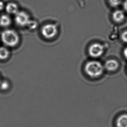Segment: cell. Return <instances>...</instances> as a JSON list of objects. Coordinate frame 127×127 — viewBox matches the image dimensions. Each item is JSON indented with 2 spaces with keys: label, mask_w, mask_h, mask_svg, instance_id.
Returning <instances> with one entry per match:
<instances>
[{
  "label": "cell",
  "mask_w": 127,
  "mask_h": 127,
  "mask_svg": "<svg viewBox=\"0 0 127 127\" xmlns=\"http://www.w3.org/2000/svg\"><path fill=\"white\" fill-rule=\"evenodd\" d=\"M104 66L97 60H92L86 63L84 66L85 72L91 78H97L102 75L104 71Z\"/></svg>",
  "instance_id": "1"
},
{
  "label": "cell",
  "mask_w": 127,
  "mask_h": 127,
  "mask_svg": "<svg viewBox=\"0 0 127 127\" xmlns=\"http://www.w3.org/2000/svg\"><path fill=\"white\" fill-rule=\"evenodd\" d=\"M1 39L6 46L14 47L19 43L20 37L17 32L13 30H5L1 33Z\"/></svg>",
  "instance_id": "2"
},
{
  "label": "cell",
  "mask_w": 127,
  "mask_h": 127,
  "mask_svg": "<svg viewBox=\"0 0 127 127\" xmlns=\"http://www.w3.org/2000/svg\"><path fill=\"white\" fill-rule=\"evenodd\" d=\"M42 35L47 40H51L57 36L58 33V28L57 25L52 23L45 24L41 30Z\"/></svg>",
  "instance_id": "3"
},
{
  "label": "cell",
  "mask_w": 127,
  "mask_h": 127,
  "mask_svg": "<svg viewBox=\"0 0 127 127\" xmlns=\"http://www.w3.org/2000/svg\"><path fill=\"white\" fill-rule=\"evenodd\" d=\"M31 20L29 14L23 10H19L14 17L16 24L21 27H28Z\"/></svg>",
  "instance_id": "4"
},
{
  "label": "cell",
  "mask_w": 127,
  "mask_h": 127,
  "mask_svg": "<svg viewBox=\"0 0 127 127\" xmlns=\"http://www.w3.org/2000/svg\"><path fill=\"white\" fill-rule=\"evenodd\" d=\"M105 51L104 46L98 43H93L89 46L88 53L93 58H97L103 55Z\"/></svg>",
  "instance_id": "5"
},
{
  "label": "cell",
  "mask_w": 127,
  "mask_h": 127,
  "mask_svg": "<svg viewBox=\"0 0 127 127\" xmlns=\"http://www.w3.org/2000/svg\"><path fill=\"white\" fill-rule=\"evenodd\" d=\"M119 62L115 60H107L104 65L105 69L109 72H115L119 69Z\"/></svg>",
  "instance_id": "6"
},
{
  "label": "cell",
  "mask_w": 127,
  "mask_h": 127,
  "mask_svg": "<svg viewBox=\"0 0 127 127\" xmlns=\"http://www.w3.org/2000/svg\"><path fill=\"white\" fill-rule=\"evenodd\" d=\"M112 20L116 23H121L124 21L126 18V15L124 11L116 10L114 11L112 15Z\"/></svg>",
  "instance_id": "7"
},
{
  "label": "cell",
  "mask_w": 127,
  "mask_h": 127,
  "mask_svg": "<svg viewBox=\"0 0 127 127\" xmlns=\"http://www.w3.org/2000/svg\"><path fill=\"white\" fill-rule=\"evenodd\" d=\"M5 10L7 14L15 15L19 11L18 5L14 2H10L5 6Z\"/></svg>",
  "instance_id": "8"
},
{
  "label": "cell",
  "mask_w": 127,
  "mask_h": 127,
  "mask_svg": "<svg viewBox=\"0 0 127 127\" xmlns=\"http://www.w3.org/2000/svg\"><path fill=\"white\" fill-rule=\"evenodd\" d=\"M11 24V19L7 14H3L0 17V26L7 27Z\"/></svg>",
  "instance_id": "9"
},
{
  "label": "cell",
  "mask_w": 127,
  "mask_h": 127,
  "mask_svg": "<svg viewBox=\"0 0 127 127\" xmlns=\"http://www.w3.org/2000/svg\"><path fill=\"white\" fill-rule=\"evenodd\" d=\"M117 127H127V115H120L116 121Z\"/></svg>",
  "instance_id": "10"
},
{
  "label": "cell",
  "mask_w": 127,
  "mask_h": 127,
  "mask_svg": "<svg viewBox=\"0 0 127 127\" xmlns=\"http://www.w3.org/2000/svg\"><path fill=\"white\" fill-rule=\"evenodd\" d=\"M9 51L4 47H0V60H5L8 57Z\"/></svg>",
  "instance_id": "11"
},
{
  "label": "cell",
  "mask_w": 127,
  "mask_h": 127,
  "mask_svg": "<svg viewBox=\"0 0 127 127\" xmlns=\"http://www.w3.org/2000/svg\"><path fill=\"white\" fill-rule=\"evenodd\" d=\"M109 5L112 7H117L122 3V0H108Z\"/></svg>",
  "instance_id": "12"
},
{
  "label": "cell",
  "mask_w": 127,
  "mask_h": 127,
  "mask_svg": "<svg viewBox=\"0 0 127 127\" xmlns=\"http://www.w3.org/2000/svg\"><path fill=\"white\" fill-rule=\"evenodd\" d=\"M9 87V83L6 80H4L0 83V89L5 91L8 89Z\"/></svg>",
  "instance_id": "13"
},
{
  "label": "cell",
  "mask_w": 127,
  "mask_h": 127,
  "mask_svg": "<svg viewBox=\"0 0 127 127\" xmlns=\"http://www.w3.org/2000/svg\"><path fill=\"white\" fill-rule=\"evenodd\" d=\"M37 25H38V24L36 21L31 19V21L30 23L29 24L28 26V27L30 29L34 30L37 27Z\"/></svg>",
  "instance_id": "14"
},
{
  "label": "cell",
  "mask_w": 127,
  "mask_h": 127,
  "mask_svg": "<svg viewBox=\"0 0 127 127\" xmlns=\"http://www.w3.org/2000/svg\"><path fill=\"white\" fill-rule=\"evenodd\" d=\"M121 38L123 42L127 43V31H124L122 33L121 36Z\"/></svg>",
  "instance_id": "15"
},
{
  "label": "cell",
  "mask_w": 127,
  "mask_h": 127,
  "mask_svg": "<svg viewBox=\"0 0 127 127\" xmlns=\"http://www.w3.org/2000/svg\"><path fill=\"white\" fill-rule=\"evenodd\" d=\"M5 6L3 2L0 1V11L3 10L5 8Z\"/></svg>",
  "instance_id": "16"
},
{
  "label": "cell",
  "mask_w": 127,
  "mask_h": 127,
  "mask_svg": "<svg viewBox=\"0 0 127 127\" xmlns=\"http://www.w3.org/2000/svg\"><path fill=\"white\" fill-rule=\"evenodd\" d=\"M123 8L127 13V0H125L123 2Z\"/></svg>",
  "instance_id": "17"
},
{
  "label": "cell",
  "mask_w": 127,
  "mask_h": 127,
  "mask_svg": "<svg viewBox=\"0 0 127 127\" xmlns=\"http://www.w3.org/2000/svg\"><path fill=\"white\" fill-rule=\"evenodd\" d=\"M123 55L127 59V46L123 50Z\"/></svg>",
  "instance_id": "18"
},
{
  "label": "cell",
  "mask_w": 127,
  "mask_h": 127,
  "mask_svg": "<svg viewBox=\"0 0 127 127\" xmlns=\"http://www.w3.org/2000/svg\"></svg>",
  "instance_id": "19"
}]
</instances>
